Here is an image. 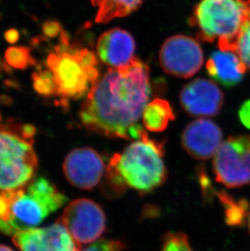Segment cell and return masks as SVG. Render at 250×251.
<instances>
[{"label":"cell","mask_w":250,"mask_h":251,"mask_svg":"<svg viewBox=\"0 0 250 251\" xmlns=\"http://www.w3.org/2000/svg\"><path fill=\"white\" fill-rule=\"evenodd\" d=\"M149 67L133 58L126 66L109 69L90 90L80 120L89 130L106 138L140 139L147 131L138 124L149 103Z\"/></svg>","instance_id":"cell-1"},{"label":"cell","mask_w":250,"mask_h":251,"mask_svg":"<svg viewBox=\"0 0 250 251\" xmlns=\"http://www.w3.org/2000/svg\"><path fill=\"white\" fill-rule=\"evenodd\" d=\"M162 142L151 139L147 132L114 154L106 165L104 189L109 195H123L132 189L147 195L165 182L168 172L163 161Z\"/></svg>","instance_id":"cell-2"},{"label":"cell","mask_w":250,"mask_h":251,"mask_svg":"<svg viewBox=\"0 0 250 251\" xmlns=\"http://www.w3.org/2000/svg\"><path fill=\"white\" fill-rule=\"evenodd\" d=\"M68 201L47 178H34L20 190L0 192V232L13 235L35 228Z\"/></svg>","instance_id":"cell-3"},{"label":"cell","mask_w":250,"mask_h":251,"mask_svg":"<svg viewBox=\"0 0 250 251\" xmlns=\"http://www.w3.org/2000/svg\"><path fill=\"white\" fill-rule=\"evenodd\" d=\"M61 38V43L48 55L47 66L54 76L57 96L62 106L67 107L69 101L87 96L100 74L95 53L70 45L65 32Z\"/></svg>","instance_id":"cell-4"},{"label":"cell","mask_w":250,"mask_h":251,"mask_svg":"<svg viewBox=\"0 0 250 251\" xmlns=\"http://www.w3.org/2000/svg\"><path fill=\"white\" fill-rule=\"evenodd\" d=\"M35 134V128L28 124L0 126V192L20 190L34 179L38 164Z\"/></svg>","instance_id":"cell-5"},{"label":"cell","mask_w":250,"mask_h":251,"mask_svg":"<svg viewBox=\"0 0 250 251\" xmlns=\"http://www.w3.org/2000/svg\"><path fill=\"white\" fill-rule=\"evenodd\" d=\"M250 23V0H200L190 19L205 42L218 40L221 50L233 51L236 41Z\"/></svg>","instance_id":"cell-6"},{"label":"cell","mask_w":250,"mask_h":251,"mask_svg":"<svg viewBox=\"0 0 250 251\" xmlns=\"http://www.w3.org/2000/svg\"><path fill=\"white\" fill-rule=\"evenodd\" d=\"M213 171L216 181L226 188L250 184V136L225 140L214 156Z\"/></svg>","instance_id":"cell-7"},{"label":"cell","mask_w":250,"mask_h":251,"mask_svg":"<svg viewBox=\"0 0 250 251\" xmlns=\"http://www.w3.org/2000/svg\"><path fill=\"white\" fill-rule=\"evenodd\" d=\"M58 221L80 244L96 242L106 232L103 210L91 199H78L71 201Z\"/></svg>","instance_id":"cell-8"},{"label":"cell","mask_w":250,"mask_h":251,"mask_svg":"<svg viewBox=\"0 0 250 251\" xmlns=\"http://www.w3.org/2000/svg\"><path fill=\"white\" fill-rule=\"evenodd\" d=\"M158 59L167 74L179 78H189L200 70L204 55L195 39L186 35H174L161 47Z\"/></svg>","instance_id":"cell-9"},{"label":"cell","mask_w":250,"mask_h":251,"mask_svg":"<svg viewBox=\"0 0 250 251\" xmlns=\"http://www.w3.org/2000/svg\"><path fill=\"white\" fill-rule=\"evenodd\" d=\"M106 169L103 158L90 147L73 150L63 164L68 181L75 188L84 190H92L98 186Z\"/></svg>","instance_id":"cell-10"},{"label":"cell","mask_w":250,"mask_h":251,"mask_svg":"<svg viewBox=\"0 0 250 251\" xmlns=\"http://www.w3.org/2000/svg\"><path fill=\"white\" fill-rule=\"evenodd\" d=\"M12 242L20 251H81L80 243L59 221L48 227L17 232Z\"/></svg>","instance_id":"cell-11"},{"label":"cell","mask_w":250,"mask_h":251,"mask_svg":"<svg viewBox=\"0 0 250 251\" xmlns=\"http://www.w3.org/2000/svg\"><path fill=\"white\" fill-rule=\"evenodd\" d=\"M224 94L217 85L205 78H197L182 89L179 101L190 116L212 117L224 105Z\"/></svg>","instance_id":"cell-12"},{"label":"cell","mask_w":250,"mask_h":251,"mask_svg":"<svg viewBox=\"0 0 250 251\" xmlns=\"http://www.w3.org/2000/svg\"><path fill=\"white\" fill-rule=\"evenodd\" d=\"M221 128L208 119H199L189 124L181 137L182 146L185 151L199 160L215 156L222 144Z\"/></svg>","instance_id":"cell-13"},{"label":"cell","mask_w":250,"mask_h":251,"mask_svg":"<svg viewBox=\"0 0 250 251\" xmlns=\"http://www.w3.org/2000/svg\"><path fill=\"white\" fill-rule=\"evenodd\" d=\"M136 44L132 36L122 28L107 30L98 40L97 55L103 64L110 69L126 66L132 61Z\"/></svg>","instance_id":"cell-14"},{"label":"cell","mask_w":250,"mask_h":251,"mask_svg":"<svg viewBox=\"0 0 250 251\" xmlns=\"http://www.w3.org/2000/svg\"><path fill=\"white\" fill-rule=\"evenodd\" d=\"M209 75L219 83L231 87L241 82L247 68L236 53L229 50H216L206 62Z\"/></svg>","instance_id":"cell-15"},{"label":"cell","mask_w":250,"mask_h":251,"mask_svg":"<svg viewBox=\"0 0 250 251\" xmlns=\"http://www.w3.org/2000/svg\"><path fill=\"white\" fill-rule=\"evenodd\" d=\"M97 8L95 22L101 24L127 17L141 6L143 0H90Z\"/></svg>","instance_id":"cell-16"},{"label":"cell","mask_w":250,"mask_h":251,"mask_svg":"<svg viewBox=\"0 0 250 251\" xmlns=\"http://www.w3.org/2000/svg\"><path fill=\"white\" fill-rule=\"evenodd\" d=\"M175 115L170 103L166 100L156 99L149 102L142 115V122L147 130L160 133L165 130Z\"/></svg>","instance_id":"cell-17"},{"label":"cell","mask_w":250,"mask_h":251,"mask_svg":"<svg viewBox=\"0 0 250 251\" xmlns=\"http://www.w3.org/2000/svg\"><path fill=\"white\" fill-rule=\"evenodd\" d=\"M220 202L225 210V221L231 227L243 225L250 214V204L246 200L236 201L225 191L218 194Z\"/></svg>","instance_id":"cell-18"},{"label":"cell","mask_w":250,"mask_h":251,"mask_svg":"<svg viewBox=\"0 0 250 251\" xmlns=\"http://www.w3.org/2000/svg\"><path fill=\"white\" fill-rule=\"evenodd\" d=\"M33 86L39 95L50 97L53 95L57 96L58 90L54 77L49 69L36 73L33 75Z\"/></svg>","instance_id":"cell-19"},{"label":"cell","mask_w":250,"mask_h":251,"mask_svg":"<svg viewBox=\"0 0 250 251\" xmlns=\"http://www.w3.org/2000/svg\"><path fill=\"white\" fill-rule=\"evenodd\" d=\"M5 58L10 66L17 69H25L34 64V59L31 56L28 48L25 47H12L8 48Z\"/></svg>","instance_id":"cell-20"},{"label":"cell","mask_w":250,"mask_h":251,"mask_svg":"<svg viewBox=\"0 0 250 251\" xmlns=\"http://www.w3.org/2000/svg\"><path fill=\"white\" fill-rule=\"evenodd\" d=\"M162 251H194L184 232H170L164 236Z\"/></svg>","instance_id":"cell-21"},{"label":"cell","mask_w":250,"mask_h":251,"mask_svg":"<svg viewBox=\"0 0 250 251\" xmlns=\"http://www.w3.org/2000/svg\"><path fill=\"white\" fill-rule=\"evenodd\" d=\"M234 52L238 55L247 70L250 71V23L246 25L240 33Z\"/></svg>","instance_id":"cell-22"},{"label":"cell","mask_w":250,"mask_h":251,"mask_svg":"<svg viewBox=\"0 0 250 251\" xmlns=\"http://www.w3.org/2000/svg\"><path fill=\"white\" fill-rule=\"evenodd\" d=\"M126 248L124 242L118 240H98L81 251H124Z\"/></svg>","instance_id":"cell-23"},{"label":"cell","mask_w":250,"mask_h":251,"mask_svg":"<svg viewBox=\"0 0 250 251\" xmlns=\"http://www.w3.org/2000/svg\"><path fill=\"white\" fill-rule=\"evenodd\" d=\"M239 117L241 123L250 129V100L244 102L239 111Z\"/></svg>","instance_id":"cell-24"},{"label":"cell","mask_w":250,"mask_h":251,"mask_svg":"<svg viewBox=\"0 0 250 251\" xmlns=\"http://www.w3.org/2000/svg\"><path fill=\"white\" fill-rule=\"evenodd\" d=\"M61 31V27L57 22H48L44 25V32L48 36H56Z\"/></svg>","instance_id":"cell-25"},{"label":"cell","mask_w":250,"mask_h":251,"mask_svg":"<svg viewBox=\"0 0 250 251\" xmlns=\"http://www.w3.org/2000/svg\"><path fill=\"white\" fill-rule=\"evenodd\" d=\"M0 251H14L11 247H7L4 245H0Z\"/></svg>","instance_id":"cell-26"},{"label":"cell","mask_w":250,"mask_h":251,"mask_svg":"<svg viewBox=\"0 0 250 251\" xmlns=\"http://www.w3.org/2000/svg\"><path fill=\"white\" fill-rule=\"evenodd\" d=\"M247 221H248L249 231H250V214H249V216H248V219H247Z\"/></svg>","instance_id":"cell-27"}]
</instances>
